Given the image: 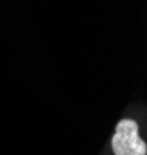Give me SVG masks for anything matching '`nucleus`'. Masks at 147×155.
I'll return each instance as SVG.
<instances>
[{
    "mask_svg": "<svg viewBox=\"0 0 147 155\" xmlns=\"http://www.w3.org/2000/svg\"><path fill=\"white\" fill-rule=\"evenodd\" d=\"M115 155H147V144L139 137L138 123L133 120H121L112 137Z\"/></svg>",
    "mask_w": 147,
    "mask_h": 155,
    "instance_id": "obj_1",
    "label": "nucleus"
}]
</instances>
